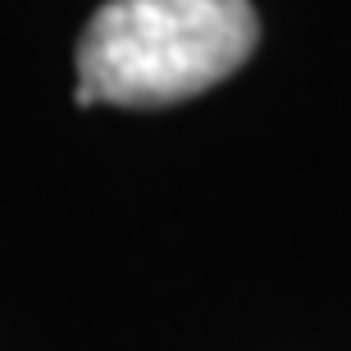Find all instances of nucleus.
<instances>
[{
    "label": "nucleus",
    "instance_id": "f257e3e1",
    "mask_svg": "<svg viewBox=\"0 0 351 351\" xmlns=\"http://www.w3.org/2000/svg\"><path fill=\"white\" fill-rule=\"evenodd\" d=\"M261 46L251 0H105L78 37L73 101L160 110L233 78Z\"/></svg>",
    "mask_w": 351,
    "mask_h": 351
}]
</instances>
